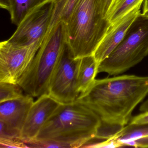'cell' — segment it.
<instances>
[{
  "instance_id": "cell-17",
  "label": "cell",
  "mask_w": 148,
  "mask_h": 148,
  "mask_svg": "<svg viewBox=\"0 0 148 148\" xmlns=\"http://www.w3.org/2000/svg\"><path fill=\"white\" fill-rule=\"evenodd\" d=\"M0 146L1 148H29L25 142L18 138H0Z\"/></svg>"
},
{
  "instance_id": "cell-8",
  "label": "cell",
  "mask_w": 148,
  "mask_h": 148,
  "mask_svg": "<svg viewBox=\"0 0 148 148\" xmlns=\"http://www.w3.org/2000/svg\"><path fill=\"white\" fill-rule=\"evenodd\" d=\"M78 61L79 59L73 58L66 44L53 73L48 93L60 103H73L79 96L77 87Z\"/></svg>"
},
{
  "instance_id": "cell-22",
  "label": "cell",
  "mask_w": 148,
  "mask_h": 148,
  "mask_svg": "<svg viewBox=\"0 0 148 148\" xmlns=\"http://www.w3.org/2000/svg\"><path fill=\"white\" fill-rule=\"evenodd\" d=\"M136 148H148V136L134 141V146Z\"/></svg>"
},
{
  "instance_id": "cell-3",
  "label": "cell",
  "mask_w": 148,
  "mask_h": 148,
  "mask_svg": "<svg viewBox=\"0 0 148 148\" xmlns=\"http://www.w3.org/2000/svg\"><path fill=\"white\" fill-rule=\"evenodd\" d=\"M64 25L66 44L75 59L94 55L112 25L101 0H79Z\"/></svg>"
},
{
  "instance_id": "cell-13",
  "label": "cell",
  "mask_w": 148,
  "mask_h": 148,
  "mask_svg": "<svg viewBox=\"0 0 148 148\" xmlns=\"http://www.w3.org/2000/svg\"><path fill=\"white\" fill-rule=\"evenodd\" d=\"M47 0H0V7L9 12L12 23L18 26L26 16Z\"/></svg>"
},
{
  "instance_id": "cell-18",
  "label": "cell",
  "mask_w": 148,
  "mask_h": 148,
  "mask_svg": "<svg viewBox=\"0 0 148 148\" xmlns=\"http://www.w3.org/2000/svg\"><path fill=\"white\" fill-rule=\"evenodd\" d=\"M79 0H65L60 16V20L66 22Z\"/></svg>"
},
{
  "instance_id": "cell-11",
  "label": "cell",
  "mask_w": 148,
  "mask_h": 148,
  "mask_svg": "<svg viewBox=\"0 0 148 148\" xmlns=\"http://www.w3.org/2000/svg\"><path fill=\"white\" fill-rule=\"evenodd\" d=\"M138 6L111 25L100 42L93 56L98 64L107 58L121 42L133 21L141 13Z\"/></svg>"
},
{
  "instance_id": "cell-6",
  "label": "cell",
  "mask_w": 148,
  "mask_h": 148,
  "mask_svg": "<svg viewBox=\"0 0 148 148\" xmlns=\"http://www.w3.org/2000/svg\"><path fill=\"white\" fill-rule=\"evenodd\" d=\"M60 10L57 0H47L26 16L7 40L21 45L43 42L55 21L60 18Z\"/></svg>"
},
{
  "instance_id": "cell-12",
  "label": "cell",
  "mask_w": 148,
  "mask_h": 148,
  "mask_svg": "<svg viewBox=\"0 0 148 148\" xmlns=\"http://www.w3.org/2000/svg\"><path fill=\"white\" fill-rule=\"evenodd\" d=\"M99 64L93 55L79 59L77 73V87L80 94L86 92L95 81Z\"/></svg>"
},
{
  "instance_id": "cell-1",
  "label": "cell",
  "mask_w": 148,
  "mask_h": 148,
  "mask_svg": "<svg viewBox=\"0 0 148 148\" xmlns=\"http://www.w3.org/2000/svg\"><path fill=\"white\" fill-rule=\"evenodd\" d=\"M148 94V77L124 75L95 79L77 100L99 116L101 123L95 138L106 140L129 124L132 112Z\"/></svg>"
},
{
  "instance_id": "cell-9",
  "label": "cell",
  "mask_w": 148,
  "mask_h": 148,
  "mask_svg": "<svg viewBox=\"0 0 148 148\" xmlns=\"http://www.w3.org/2000/svg\"><path fill=\"white\" fill-rule=\"evenodd\" d=\"M28 94L0 103V138H20L27 114L34 103Z\"/></svg>"
},
{
  "instance_id": "cell-2",
  "label": "cell",
  "mask_w": 148,
  "mask_h": 148,
  "mask_svg": "<svg viewBox=\"0 0 148 148\" xmlns=\"http://www.w3.org/2000/svg\"><path fill=\"white\" fill-rule=\"evenodd\" d=\"M101 123L99 116L82 103L61 104L33 142H53L63 148H79L95 139Z\"/></svg>"
},
{
  "instance_id": "cell-7",
  "label": "cell",
  "mask_w": 148,
  "mask_h": 148,
  "mask_svg": "<svg viewBox=\"0 0 148 148\" xmlns=\"http://www.w3.org/2000/svg\"><path fill=\"white\" fill-rule=\"evenodd\" d=\"M42 42L21 45L8 40L0 44V83L18 84Z\"/></svg>"
},
{
  "instance_id": "cell-20",
  "label": "cell",
  "mask_w": 148,
  "mask_h": 148,
  "mask_svg": "<svg viewBox=\"0 0 148 148\" xmlns=\"http://www.w3.org/2000/svg\"><path fill=\"white\" fill-rule=\"evenodd\" d=\"M129 124L136 125L148 124V111L144 112L143 113L132 118Z\"/></svg>"
},
{
  "instance_id": "cell-14",
  "label": "cell",
  "mask_w": 148,
  "mask_h": 148,
  "mask_svg": "<svg viewBox=\"0 0 148 148\" xmlns=\"http://www.w3.org/2000/svg\"><path fill=\"white\" fill-rule=\"evenodd\" d=\"M145 0H115L107 14V19L111 25L140 5Z\"/></svg>"
},
{
  "instance_id": "cell-10",
  "label": "cell",
  "mask_w": 148,
  "mask_h": 148,
  "mask_svg": "<svg viewBox=\"0 0 148 148\" xmlns=\"http://www.w3.org/2000/svg\"><path fill=\"white\" fill-rule=\"evenodd\" d=\"M61 104L48 94L38 97L27 114L21 132L20 139L26 144L34 140L44 125Z\"/></svg>"
},
{
  "instance_id": "cell-5",
  "label": "cell",
  "mask_w": 148,
  "mask_h": 148,
  "mask_svg": "<svg viewBox=\"0 0 148 148\" xmlns=\"http://www.w3.org/2000/svg\"><path fill=\"white\" fill-rule=\"evenodd\" d=\"M148 55V16L139 13L118 46L99 64L97 73H123Z\"/></svg>"
},
{
  "instance_id": "cell-23",
  "label": "cell",
  "mask_w": 148,
  "mask_h": 148,
  "mask_svg": "<svg viewBox=\"0 0 148 148\" xmlns=\"http://www.w3.org/2000/svg\"><path fill=\"white\" fill-rule=\"evenodd\" d=\"M144 5L142 14L148 16V0H145Z\"/></svg>"
},
{
  "instance_id": "cell-21",
  "label": "cell",
  "mask_w": 148,
  "mask_h": 148,
  "mask_svg": "<svg viewBox=\"0 0 148 148\" xmlns=\"http://www.w3.org/2000/svg\"><path fill=\"white\" fill-rule=\"evenodd\" d=\"M115 1V0H101L103 12L104 15L106 18Z\"/></svg>"
},
{
  "instance_id": "cell-4",
  "label": "cell",
  "mask_w": 148,
  "mask_h": 148,
  "mask_svg": "<svg viewBox=\"0 0 148 148\" xmlns=\"http://www.w3.org/2000/svg\"><path fill=\"white\" fill-rule=\"evenodd\" d=\"M66 45L64 23H53L34 58L18 84L33 97L48 94L51 80Z\"/></svg>"
},
{
  "instance_id": "cell-15",
  "label": "cell",
  "mask_w": 148,
  "mask_h": 148,
  "mask_svg": "<svg viewBox=\"0 0 148 148\" xmlns=\"http://www.w3.org/2000/svg\"><path fill=\"white\" fill-rule=\"evenodd\" d=\"M148 136V124L130 125L128 124L113 138L120 142L123 146L128 142L136 141Z\"/></svg>"
},
{
  "instance_id": "cell-16",
  "label": "cell",
  "mask_w": 148,
  "mask_h": 148,
  "mask_svg": "<svg viewBox=\"0 0 148 148\" xmlns=\"http://www.w3.org/2000/svg\"><path fill=\"white\" fill-rule=\"evenodd\" d=\"M24 90L18 84L0 83V103L23 97Z\"/></svg>"
},
{
  "instance_id": "cell-19",
  "label": "cell",
  "mask_w": 148,
  "mask_h": 148,
  "mask_svg": "<svg viewBox=\"0 0 148 148\" xmlns=\"http://www.w3.org/2000/svg\"><path fill=\"white\" fill-rule=\"evenodd\" d=\"M123 147V145L116 139L110 138L105 141L94 143L88 144L84 146V148H118Z\"/></svg>"
}]
</instances>
